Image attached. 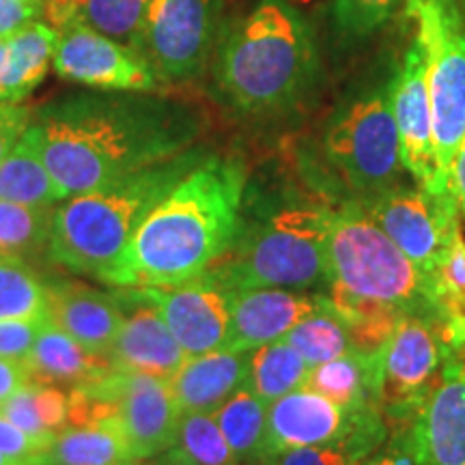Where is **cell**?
Wrapping results in <instances>:
<instances>
[{
    "label": "cell",
    "mask_w": 465,
    "mask_h": 465,
    "mask_svg": "<svg viewBox=\"0 0 465 465\" xmlns=\"http://www.w3.org/2000/svg\"><path fill=\"white\" fill-rule=\"evenodd\" d=\"M386 427L380 407L349 411L311 388L284 394L267 405L263 463L287 450L330 446L342 441H366L380 449Z\"/></svg>",
    "instance_id": "10"
},
{
    "label": "cell",
    "mask_w": 465,
    "mask_h": 465,
    "mask_svg": "<svg viewBox=\"0 0 465 465\" xmlns=\"http://www.w3.org/2000/svg\"><path fill=\"white\" fill-rule=\"evenodd\" d=\"M407 444L420 465H465V353L444 358Z\"/></svg>",
    "instance_id": "17"
},
{
    "label": "cell",
    "mask_w": 465,
    "mask_h": 465,
    "mask_svg": "<svg viewBox=\"0 0 465 465\" xmlns=\"http://www.w3.org/2000/svg\"><path fill=\"white\" fill-rule=\"evenodd\" d=\"M311 366L289 342L274 341L250 351L246 386L267 405L306 383Z\"/></svg>",
    "instance_id": "30"
},
{
    "label": "cell",
    "mask_w": 465,
    "mask_h": 465,
    "mask_svg": "<svg viewBox=\"0 0 465 465\" xmlns=\"http://www.w3.org/2000/svg\"><path fill=\"white\" fill-rule=\"evenodd\" d=\"M5 58H7V39L0 37V67H3Z\"/></svg>",
    "instance_id": "47"
},
{
    "label": "cell",
    "mask_w": 465,
    "mask_h": 465,
    "mask_svg": "<svg viewBox=\"0 0 465 465\" xmlns=\"http://www.w3.org/2000/svg\"><path fill=\"white\" fill-rule=\"evenodd\" d=\"M220 17L223 0H149L136 50L160 83H190L216 48Z\"/></svg>",
    "instance_id": "9"
},
{
    "label": "cell",
    "mask_w": 465,
    "mask_h": 465,
    "mask_svg": "<svg viewBox=\"0 0 465 465\" xmlns=\"http://www.w3.org/2000/svg\"><path fill=\"white\" fill-rule=\"evenodd\" d=\"M119 405V427L138 461L160 457L177 438L182 410L171 383L144 373H113L104 377Z\"/></svg>",
    "instance_id": "15"
},
{
    "label": "cell",
    "mask_w": 465,
    "mask_h": 465,
    "mask_svg": "<svg viewBox=\"0 0 465 465\" xmlns=\"http://www.w3.org/2000/svg\"><path fill=\"white\" fill-rule=\"evenodd\" d=\"M282 341L289 342L306 360L311 369L317 364L328 362V360L339 358L351 349L345 325L336 317L325 295L322 300V308H319L315 315L295 325Z\"/></svg>",
    "instance_id": "35"
},
{
    "label": "cell",
    "mask_w": 465,
    "mask_h": 465,
    "mask_svg": "<svg viewBox=\"0 0 465 465\" xmlns=\"http://www.w3.org/2000/svg\"><path fill=\"white\" fill-rule=\"evenodd\" d=\"M48 284L26 259L0 254V322H44Z\"/></svg>",
    "instance_id": "32"
},
{
    "label": "cell",
    "mask_w": 465,
    "mask_h": 465,
    "mask_svg": "<svg viewBox=\"0 0 465 465\" xmlns=\"http://www.w3.org/2000/svg\"><path fill=\"white\" fill-rule=\"evenodd\" d=\"M375 375L377 356H364L349 349L339 358L312 366L304 386L349 411H364L377 407Z\"/></svg>",
    "instance_id": "26"
},
{
    "label": "cell",
    "mask_w": 465,
    "mask_h": 465,
    "mask_svg": "<svg viewBox=\"0 0 465 465\" xmlns=\"http://www.w3.org/2000/svg\"><path fill=\"white\" fill-rule=\"evenodd\" d=\"M459 223L431 278V289L441 312H465V232ZM441 315V317H444Z\"/></svg>",
    "instance_id": "36"
},
{
    "label": "cell",
    "mask_w": 465,
    "mask_h": 465,
    "mask_svg": "<svg viewBox=\"0 0 465 465\" xmlns=\"http://www.w3.org/2000/svg\"><path fill=\"white\" fill-rule=\"evenodd\" d=\"M61 199L100 190L196 147L205 114L151 91L74 93L33 113Z\"/></svg>",
    "instance_id": "1"
},
{
    "label": "cell",
    "mask_w": 465,
    "mask_h": 465,
    "mask_svg": "<svg viewBox=\"0 0 465 465\" xmlns=\"http://www.w3.org/2000/svg\"><path fill=\"white\" fill-rule=\"evenodd\" d=\"M246 183L243 158L209 153L144 216L102 282L166 287L205 274L240 235Z\"/></svg>",
    "instance_id": "2"
},
{
    "label": "cell",
    "mask_w": 465,
    "mask_h": 465,
    "mask_svg": "<svg viewBox=\"0 0 465 465\" xmlns=\"http://www.w3.org/2000/svg\"><path fill=\"white\" fill-rule=\"evenodd\" d=\"M325 298L341 323L345 325L351 351L364 353V356H377L392 339L394 330L399 328L403 317H407L403 311L386 304V302L356 298V295L341 293V291H330V295Z\"/></svg>",
    "instance_id": "28"
},
{
    "label": "cell",
    "mask_w": 465,
    "mask_h": 465,
    "mask_svg": "<svg viewBox=\"0 0 465 465\" xmlns=\"http://www.w3.org/2000/svg\"><path fill=\"white\" fill-rule=\"evenodd\" d=\"M54 207H31L0 201V252L35 257L48 250Z\"/></svg>",
    "instance_id": "33"
},
{
    "label": "cell",
    "mask_w": 465,
    "mask_h": 465,
    "mask_svg": "<svg viewBox=\"0 0 465 465\" xmlns=\"http://www.w3.org/2000/svg\"><path fill=\"white\" fill-rule=\"evenodd\" d=\"M52 65L61 78L97 91H153L160 83L141 52L86 26L58 31Z\"/></svg>",
    "instance_id": "14"
},
{
    "label": "cell",
    "mask_w": 465,
    "mask_h": 465,
    "mask_svg": "<svg viewBox=\"0 0 465 465\" xmlns=\"http://www.w3.org/2000/svg\"><path fill=\"white\" fill-rule=\"evenodd\" d=\"M323 295L293 289H242L232 298V325L226 349L252 351L282 341L295 325L322 308Z\"/></svg>",
    "instance_id": "19"
},
{
    "label": "cell",
    "mask_w": 465,
    "mask_h": 465,
    "mask_svg": "<svg viewBox=\"0 0 465 465\" xmlns=\"http://www.w3.org/2000/svg\"><path fill=\"white\" fill-rule=\"evenodd\" d=\"M25 3L33 5V7H37L39 11H44V3H45V0H25Z\"/></svg>",
    "instance_id": "49"
},
{
    "label": "cell",
    "mask_w": 465,
    "mask_h": 465,
    "mask_svg": "<svg viewBox=\"0 0 465 465\" xmlns=\"http://www.w3.org/2000/svg\"><path fill=\"white\" fill-rule=\"evenodd\" d=\"M0 414L35 438L54 440L69 427V392L31 381L0 407Z\"/></svg>",
    "instance_id": "31"
},
{
    "label": "cell",
    "mask_w": 465,
    "mask_h": 465,
    "mask_svg": "<svg viewBox=\"0 0 465 465\" xmlns=\"http://www.w3.org/2000/svg\"><path fill=\"white\" fill-rule=\"evenodd\" d=\"M114 427H67L52 440L33 465H138Z\"/></svg>",
    "instance_id": "27"
},
{
    "label": "cell",
    "mask_w": 465,
    "mask_h": 465,
    "mask_svg": "<svg viewBox=\"0 0 465 465\" xmlns=\"http://www.w3.org/2000/svg\"><path fill=\"white\" fill-rule=\"evenodd\" d=\"M119 300L125 304V317L108 353L113 371L171 380L188 353L174 341L160 311L144 298L141 289H127L119 293Z\"/></svg>",
    "instance_id": "18"
},
{
    "label": "cell",
    "mask_w": 465,
    "mask_h": 465,
    "mask_svg": "<svg viewBox=\"0 0 465 465\" xmlns=\"http://www.w3.org/2000/svg\"><path fill=\"white\" fill-rule=\"evenodd\" d=\"M147 7L149 0H45L42 15L54 31L86 26L136 50Z\"/></svg>",
    "instance_id": "23"
},
{
    "label": "cell",
    "mask_w": 465,
    "mask_h": 465,
    "mask_svg": "<svg viewBox=\"0 0 465 465\" xmlns=\"http://www.w3.org/2000/svg\"><path fill=\"white\" fill-rule=\"evenodd\" d=\"M411 11L427 67L438 199L457 203L452 164L465 141V17L457 0H418Z\"/></svg>",
    "instance_id": "7"
},
{
    "label": "cell",
    "mask_w": 465,
    "mask_h": 465,
    "mask_svg": "<svg viewBox=\"0 0 465 465\" xmlns=\"http://www.w3.org/2000/svg\"><path fill=\"white\" fill-rule=\"evenodd\" d=\"M212 416L216 418L220 431L224 433L240 463H263L267 427V403L263 399L243 383L240 391L232 392L216 411H212Z\"/></svg>",
    "instance_id": "29"
},
{
    "label": "cell",
    "mask_w": 465,
    "mask_h": 465,
    "mask_svg": "<svg viewBox=\"0 0 465 465\" xmlns=\"http://www.w3.org/2000/svg\"><path fill=\"white\" fill-rule=\"evenodd\" d=\"M0 201L31 207H54L63 201L44 162L42 134L31 124L11 153L0 164Z\"/></svg>",
    "instance_id": "25"
},
{
    "label": "cell",
    "mask_w": 465,
    "mask_h": 465,
    "mask_svg": "<svg viewBox=\"0 0 465 465\" xmlns=\"http://www.w3.org/2000/svg\"><path fill=\"white\" fill-rule=\"evenodd\" d=\"M25 366L33 383L56 386L63 391H74L113 373L108 356L80 345L48 319L42 323Z\"/></svg>",
    "instance_id": "22"
},
{
    "label": "cell",
    "mask_w": 465,
    "mask_h": 465,
    "mask_svg": "<svg viewBox=\"0 0 465 465\" xmlns=\"http://www.w3.org/2000/svg\"><path fill=\"white\" fill-rule=\"evenodd\" d=\"M56 39L58 31L35 20L7 37V58L0 67V100L22 102L42 84Z\"/></svg>",
    "instance_id": "24"
},
{
    "label": "cell",
    "mask_w": 465,
    "mask_h": 465,
    "mask_svg": "<svg viewBox=\"0 0 465 465\" xmlns=\"http://www.w3.org/2000/svg\"><path fill=\"white\" fill-rule=\"evenodd\" d=\"M26 383H31V380H28L25 362L0 358V407L7 403L17 391H22Z\"/></svg>",
    "instance_id": "43"
},
{
    "label": "cell",
    "mask_w": 465,
    "mask_h": 465,
    "mask_svg": "<svg viewBox=\"0 0 465 465\" xmlns=\"http://www.w3.org/2000/svg\"><path fill=\"white\" fill-rule=\"evenodd\" d=\"M124 317L119 293H102L80 282L48 284L45 319L91 351L108 356Z\"/></svg>",
    "instance_id": "20"
},
{
    "label": "cell",
    "mask_w": 465,
    "mask_h": 465,
    "mask_svg": "<svg viewBox=\"0 0 465 465\" xmlns=\"http://www.w3.org/2000/svg\"><path fill=\"white\" fill-rule=\"evenodd\" d=\"M50 444L52 440L35 438L0 414V452L15 459L20 465H33Z\"/></svg>",
    "instance_id": "39"
},
{
    "label": "cell",
    "mask_w": 465,
    "mask_h": 465,
    "mask_svg": "<svg viewBox=\"0 0 465 465\" xmlns=\"http://www.w3.org/2000/svg\"><path fill=\"white\" fill-rule=\"evenodd\" d=\"M403 3H410V11L418 0H334V22L347 37H369L394 15Z\"/></svg>",
    "instance_id": "37"
},
{
    "label": "cell",
    "mask_w": 465,
    "mask_h": 465,
    "mask_svg": "<svg viewBox=\"0 0 465 465\" xmlns=\"http://www.w3.org/2000/svg\"><path fill=\"white\" fill-rule=\"evenodd\" d=\"M209 155L201 144L127 174L54 209L48 259L74 274L102 281L124 254L144 216Z\"/></svg>",
    "instance_id": "4"
},
{
    "label": "cell",
    "mask_w": 465,
    "mask_h": 465,
    "mask_svg": "<svg viewBox=\"0 0 465 465\" xmlns=\"http://www.w3.org/2000/svg\"><path fill=\"white\" fill-rule=\"evenodd\" d=\"M323 151L362 201L399 183L403 162L388 89L366 93L341 110L323 134Z\"/></svg>",
    "instance_id": "8"
},
{
    "label": "cell",
    "mask_w": 465,
    "mask_h": 465,
    "mask_svg": "<svg viewBox=\"0 0 465 465\" xmlns=\"http://www.w3.org/2000/svg\"><path fill=\"white\" fill-rule=\"evenodd\" d=\"M364 465H420V461L414 457V452H411L405 438L399 440L397 444H392L391 449L381 452V455H373Z\"/></svg>",
    "instance_id": "44"
},
{
    "label": "cell",
    "mask_w": 465,
    "mask_h": 465,
    "mask_svg": "<svg viewBox=\"0 0 465 465\" xmlns=\"http://www.w3.org/2000/svg\"><path fill=\"white\" fill-rule=\"evenodd\" d=\"M37 15H42V11L25 0H0V37H11Z\"/></svg>",
    "instance_id": "42"
},
{
    "label": "cell",
    "mask_w": 465,
    "mask_h": 465,
    "mask_svg": "<svg viewBox=\"0 0 465 465\" xmlns=\"http://www.w3.org/2000/svg\"><path fill=\"white\" fill-rule=\"evenodd\" d=\"M138 465H141V463H138Z\"/></svg>",
    "instance_id": "51"
},
{
    "label": "cell",
    "mask_w": 465,
    "mask_h": 465,
    "mask_svg": "<svg viewBox=\"0 0 465 465\" xmlns=\"http://www.w3.org/2000/svg\"><path fill=\"white\" fill-rule=\"evenodd\" d=\"M330 218V207H284L265 223L240 231L232 248L205 274L232 291H306L328 284Z\"/></svg>",
    "instance_id": "5"
},
{
    "label": "cell",
    "mask_w": 465,
    "mask_h": 465,
    "mask_svg": "<svg viewBox=\"0 0 465 465\" xmlns=\"http://www.w3.org/2000/svg\"><path fill=\"white\" fill-rule=\"evenodd\" d=\"M457 5H459V9H461V14L465 17V0H457Z\"/></svg>",
    "instance_id": "50"
},
{
    "label": "cell",
    "mask_w": 465,
    "mask_h": 465,
    "mask_svg": "<svg viewBox=\"0 0 465 465\" xmlns=\"http://www.w3.org/2000/svg\"><path fill=\"white\" fill-rule=\"evenodd\" d=\"M394 124L399 132L401 162L414 182L438 199V173H435L433 116L427 91V67L422 45L418 39L405 52L403 65L388 86Z\"/></svg>",
    "instance_id": "16"
},
{
    "label": "cell",
    "mask_w": 465,
    "mask_h": 465,
    "mask_svg": "<svg viewBox=\"0 0 465 465\" xmlns=\"http://www.w3.org/2000/svg\"><path fill=\"white\" fill-rule=\"evenodd\" d=\"M250 351L218 349V351L188 356L171 383L173 397L182 414L188 411H216L232 392L248 380Z\"/></svg>",
    "instance_id": "21"
},
{
    "label": "cell",
    "mask_w": 465,
    "mask_h": 465,
    "mask_svg": "<svg viewBox=\"0 0 465 465\" xmlns=\"http://www.w3.org/2000/svg\"><path fill=\"white\" fill-rule=\"evenodd\" d=\"M0 254H3V252H0Z\"/></svg>",
    "instance_id": "52"
},
{
    "label": "cell",
    "mask_w": 465,
    "mask_h": 465,
    "mask_svg": "<svg viewBox=\"0 0 465 465\" xmlns=\"http://www.w3.org/2000/svg\"><path fill=\"white\" fill-rule=\"evenodd\" d=\"M360 207L431 284L450 232L461 223L457 203L440 201L420 185H401L360 201Z\"/></svg>",
    "instance_id": "11"
},
{
    "label": "cell",
    "mask_w": 465,
    "mask_h": 465,
    "mask_svg": "<svg viewBox=\"0 0 465 465\" xmlns=\"http://www.w3.org/2000/svg\"><path fill=\"white\" fill-rule=\"evenodd\" d=\"M444 351L433 323L403 317L392 339L377 353L375 403L392 420H414L433 383Z\"/></svg>",
    "instance_id": "12"
},
{
    "label": "cell",
    "mask_w": 465,
    "mask_h": 465,
    "mask_svg": "<svg viewBox=\"0 0 465 465\" xmlns=\"http://www.w3.org/2000/svg\"><path fill=\"white\" fill-rule=\"evenodd\" d=\"M160 311L174 341L188 356L226 349L232 325L235 291L203 274L166 287H134Z\"/></svg>",
    "instance_id": "13"
},
{
    "label": "cell",
    "mask_w": 465,
    "mask_h": 465,
    "mask_svg": "<svg viewBox=\"0 0 465 465\" xmlns=\"http://www.w3.org/2000/svg\"><path fill=\"white\" fill-rule=\"evenodd\" d=\"M33 124V110L20 102L0 100V164Z\"/></svg>",
    "instance_id": "41"
},
{
    "label": "cell",
    "mask_w": 465,
    "mask_h": 465,
    "mask_svg": "<svg viewBox=\"0 0 465 465\" xmlns=\"http://www.w3.org/2000/svg\"><path fill=\"white\" fill-rule=\"evenodd\" d=\"M0 465H20V463H17L15 459L5 455V452H0Z\"/></svg>",
    "instance_id": "48"
},
{
    "label": "cell",
    "mask_w": 465,
    "mask_h": 465,
    "mask_svg": "<svg viewBox=\"0 0 465 465\" xmlns=\"http://www.w3.org/2000/svg\"><path fill=\"white\" fill-rule=\"evenodd\" d=\"M44 322H0V358L25 362Z\"/></svg>",
    "instance_id": "40"
},
{
    "label": "cell",
    "mask_w": 465,
    "mask_h": 465,
    "mask_svg": "<svg viewBox=\"0 0 465 465\" xmlns=\"http://www.w3.org/2000/svg\"><path fill=\"white\" fill-rule=\"evenodd\" d=\"M153 465H194V463H190V461H183V459H177V457H171V455H162V459L158 463H153Z\"/></svg>",
    "instance_id": "46"
},
{
    "label": "cell",
    "mask_w": 465,
    "mask_h": 465,
    "mask_svg": "<svg viewBox=\"0 0 465 465\" xmlns=\"http://www.w3.org/2000/svg\"><path fill=\"white\" fill-rule=\"evenodd\" d=\"M452 192H455L459 216H461V223L465 224V141L459 149L455 164H452Z\"/></svg>",
    "instance_id": "45"
},
{
    "label": "cell",
    "mask_w": 465,
    "mask_h": 465,
    "mask_svg": "<svg viewBox=\"0 0 465 465\" xmlns=\"http://www.w3.org/2000/svg\"><path fill=\"white\" fill-rule=\"evenodd\" d=\"M166 455L194 465H242L235 452L231 450L224 433L220 431L216 418L207 411L182 414L177 438Z\"/></svg>",
    "instance_id": "34"
},
{
    "label": "cell",
    "mask_w": 465,
    "mask_h": 465,
    "mask_svg": "<svg viewBox=\"0 0 465 465\" xmlns=\"http://www.w3.org/2000/svg\"><path fill=\"white\" fill-rule=\"evenodd\" d=\"M328 289L386 302L429 323L444 315L427 278L366 216L360 203H347L330 218Z\"/></svg>",
    "instance_id": "6"
},
{
    "label": "cell",
    "mask_w": 465,
    "mask_h": 465,
    "mask_svg": "<svg viewBox=\"0 0 465 465\" xmlns=\"http://www.w3.org/2000/svg\"><path fill=\"white\" fill-rule=\"evenodd\" d=\"M375 446L366 441H342L330 446H308V449L287 450L265 465H364L375 455Z\"/></svg>",
    "instance_id": "38"
},
{
    "label": "cell",
    "mask_w": 465,
    "mask_h": 465,
    "mask_svg": "<svg viewBox=\"0 0 465 465\" xmlns=\"http://www.w3.org/2000/svg\"><path fill=\"white\" fill-rule=\"evenodd\" d=\"M319 74L315 37L289 0H261L218 45L213 83L243 116L289 113Z\"/></svg>",
    "instance_id": "3"
}]
</instances>
